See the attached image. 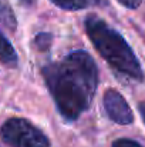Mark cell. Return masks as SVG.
Instances as JSON below:
<instances>
[{
  "instance_id": "obj_11",
  "label": "cell",
  "mask_w": 145,
  "mask_h": 147,
  "mask_svg": "<svg viewBox=\"0 0 145 147\" xmlns=\"http://www.w3.org/2000/svg\"><path fill=\"white\" fill-rule=\"evenodd\" d=\"M21 1H23V3H26V4H30L33 0H21Z\"/></svg>"
},
{
  "instance_id": "obj_8",
  "label": "cell",
  "mask_w": 145,
  "mask_h": 147,
  "mask_svg": "<svg viewBox=\"0 0 145 147\" xmlns=\"http://www.w3.org/2000/svg\"><path fill=\"white\" fill-rule=\"evenodd\" d=\"M112 147H142L140 143L131 140V139H118L112 143Z\"/></svg>"
},
{
  "instance_id": "obj_9",
  "label": "cell",
  "mask_w": 145,
  "mask_h": 147,
  "mask_svg": "<svg viewBox=\"0 0 145 147\" xmlns=\"http://www.w3.org/2000/svg\"><path fill=\"white\" fill-rule=\"evenodd\" d=\"M120 4H122L124 7H127V9H131V10H135V9H138L140 6H141V3H142V0H117Z\"/></svg>"
},
{
  "instance_id": "obj_10",
  "label": "cell",
  "mask_w": 145,
  "mask_h": 147,
  "mask_svg": "<svg viewBox=\"0 0 145 147\" xmlns=\"http://www.w3.org/2000/svg\"><path fill=\"white\" fill-rule=\"evenodd\" d=\"M138 111H140L141 119H142V121H144V124H145V101H141L138 104Z\"/></svg>"
},
{
  "instance_id": "obj_4",
  "label": "cell",
  "mask_w": 145,
  "mask_h": 147,
  "mask_svg": "<svg viewBox=\"0 0 145 147\" xmlns=\"http://www.w3.org/2000/svg\"><path fill=\"white\" fill-rule=\"evenodd\" d=\"M102 106H104L107 116L114 123L127 126L134 121V113H132L130 104L127 103V100L118 90H115V89L105 90L104 97H102Z\"/></svg>"
},
{
  "instance_id": "obj_6",
  "label": "cell",
  "mask_w": 145,
  "mask_h": 147,
  "mask_svg": "<svg viewBox=\"0 0 145 147\" xmlns=\"http://www.w3.org/2000/svg\"><path fill=\"white\" fill-rule=\"evenodd\" d=\"M0 23L11 32H14L17 27V20H16L14 11L10 7V4L7 3V0H0Z\"/></svg>"
},
{
  "instance_id": "obj_3",
  "label": "cell",
  "mask_w": 145,
  "mask_h": 147,
  "mask_svg": "<svg viewBox=\"0 0 145 147\" xmlns=\"http://www.w3.org/2000/svg\"><path fill=\"white\" fill-rule=\"evenodd\" d=\"M0 137L10 147H51L47 136L21 117L6 120L0 129Z\"/></svg>"
},
{
  "instance_id": "obj_7",
  "label": "cell",
  "mask_w": 145,
  "mask_h": 147,
  "mask_svg": "<svg viewBox=\"0 0 145 147\" xmlns=\"http://www.w3.org/2000/svg\"><path fill=\"white\" fill-rule=\"evenodd\" d=\"M50 1L54 3L57 7H60L63 10H70V11L83 10V9L88 7V4H90L88 0H50Z\"/></svg>"
},
{
  "instance_id": "obj_2",
  "label": "cell",
  "mask_w": 145,
  "mask_h": 147,
  "mask_svg": "<svg viewBox=\"0 0 145 147\" xmlns=\"http://www.w3.org/2000/svg\"><path fill=\"white\" fill-rule=\"evenodd\" d=\"M84 27L93 46L114 70L134 80H144L142 66L121 33L112 29L105 20L94 14L86 17Z\"/></svg>"
},
{
  "instance_id": "obj_1",
  "label": "cell",
  "mask_w": 145,
  "mask_h": 147,
  "mask_svg": "<svg viewBox=\"0 0 145 147\" xmlns=\"http://www.w3.org/2000/svg\"><path fill=\"white\" fill-rule=\"evenodd\" d=\"M43 77L58 113L67 121H74L94 100L98 67L87 51L74 50L63 60L47 64Z\"/></svg>"
},
{
  "instance_id": "obj_5",
  "label": "cell",
  "mask_w": 145,
  "mask_h": 147,
  "mask_svg": "<svg viewBox=\"0 0 145 147\" xmlns=\"http://www.w3.org/2000/svg\"><path fill=\"white\" fill-rule=\"evenodd\" d=\"M0 61L9 67H16L19 61L17 53L13 47V45L6 39V36L1 32H0Z\"/></svg>"
}]
</instances>
